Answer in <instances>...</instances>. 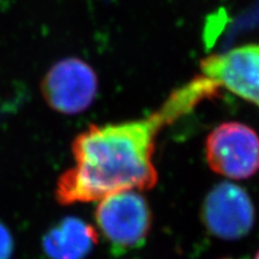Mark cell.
<instances>
[{"instance_id":"1","label":"cell","mask_w":259,"mask_h":259,"mask_svg":"<svg viewBox=\"0 0 259 259\" xmlns=\"http://www.w3.org/2000/svg\"><path fill=\"white\" fill-rule=\"evenodd\" d=\"M219 89L213 80L200 74L174 90L145 118L90 125L72 141L74 166L58 178L57 202L69 206L99 202L124 191L153 189L158 181L154 154L161 130L218 95Z\"/></svg>"},{"instance_id":"2","label":"cell","mask_w":259,"mask_h":259,"mask_svg":"<svg viewBox=\"0 0 259 259\" xmlns=\"http://www.w3.org/2000/svg\"><path fill=\"white\" fill-rule=\"evenodd\" d=\"M95 223L112 253L121 255L143 247L150 234L153 213L139 191H124L99 200Z\"/></svg>"},{"instance_id":"3","label":"cell","mask_w":259,"mask_h":259,"mask_svg":"<svg viewBox=\"0 0 259 259\" xmlns=\"http://www.w3.org/2000/svg\"><path fill=\"white\" fill-rule=\"evenodd\" d=\"M205 158L220 176L232 180L248 179L259 170V136L242 122H223L205 139Z\"/></svg>"},{"instance_id":"4","label":"cell","mask_w":259,"mask_h":259,"mask_svg":"<svg viewBox=\"0 0 259 259\" xmlns=\"http://www.w3.org/2000/svg\"><path fill=\"white\" fill-rule=\"evenodd\" d=\"M200 219L206 231L215 238L234 241L252 231L255 209L244 187L225 181L213 186L205 196Z\"/></svg>"},{"instance_id":"5","label":"cell","mask_w":259,"mask_h":259,"mask_svg":"<svg viewBox=\"0 0 259 259\" xmlns=\"http://www.w3.org/2000/svg\"><path fill=\"white\" fill-rule=\"evenodd\" d=\"M97 90L95 71L79 58L58 61L41 82V93L47 105L66 115L87 111L93 105Z\"/></svg>"},{"instance_id":"6","label":"cell","mask_w":259,"mask_h":259,"mask_svg":"<svg viewBox=\"0 0 259 259\" xmlns=\"http://www.w3.org/2000/svg\"><path fill=\"white\" fill-rule=\"evenodd\" d=\"M203 76L259 107V45H245L200 61Z\"/></svg>"},{"instance_id":"7","label":"cell","mask_w":259,"mask_h":259,"mask_svg":"<svg viewBox=\"0 0 259 259\" xmlns=\"http://www.w3.org/2000/svg\"><path fill=\"white\" fill-rule=\"evenodd\" d=\"M99 241L92 225L77 218H66L52 227L42 246L51 259H85Z\"/></svg>"},{"instance_id":"8","label":"cell","mask_w":259,"mask_h":259,"mask_svg":"<svg viewBox=\"0 0 259 259\" xmlns=\"http://www.w3.org/2000/svg\"><path fill=\"white\" fill-rule=\"evenodd\" d=\"M14 252V239L9 229L0 222V259H10Z\"/></svg>"},{"instance_id":"9","label":"cell","mask_w":259,"mask_h":259,"mask_svg":"<svg viewBox=\"0 0 259 259\" xmlns=\"http://www.w3.org/2000/svg\"><path fill=\"white\" fill-rule=\"evenodd\" d=\"M254 259H259V251L257 252V253H255V255H254Z\"/></svg>"},{"instance_id":"10","label":"cell","mask_w":259,"mask_h":259,"mask_svg":"<svg viewBox=\"0 0 259 259\" xmlns=\"http://www.w3.org/2000/svg\"><path fill=\"white\" fill-rule=\"evenodd\" d=\"M223 259H231V258H223Z\"/></svg>"}]
</instances>
